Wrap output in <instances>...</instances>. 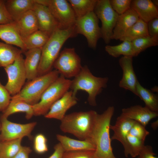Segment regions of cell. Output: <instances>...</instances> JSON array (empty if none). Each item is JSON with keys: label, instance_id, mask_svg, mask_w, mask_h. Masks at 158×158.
Instances as JSON below:
<instances>
[{"label": "cell", "instance_id": "28", "mask_svg": "<svg viewBox=\"0 0 158 158\" xmlns=\"http://www.w3.org/2000/svg\"><path fill=\"white\" fill-rule=\"evenodd\" d=\"M137 96L144 102L145 107L150 110L158 112V97L152 91L143 87L138 81L136 87Z\"/></svg>", "mask_w": 158, "mask_h": 158}, {"label": "cell", "instance_id": "34", "mask_svg": "<svg viewBox=\"0 0 158 158\" xmlns=\"http://www.w3.org/2000/svg\"><path fill=\"white\" fill-rule=\"evenodd\" d=\"M135 56L147 49L158 45V38L149 36L140 38L131 42Z\"/></svg>", "mask_w": 158, "mask_h": 158}, {"label": "cell", "instance_id": "36", "mask_svg": "<svg viewBox=\"0 0 158 158\" xmlns=\"http://www.w3.org/2000/svg\"><path fill=\"white\" fill-rule=\"evenodd\" d=\"M150 133L144 126L140 123L135 121L130 128L129 134L145 141Z\"/></svg>", "mask_w": 158, "mask_h": 158}, {"label": "cell", "instance_id": "19", "mask_svg": "<svg viewBox=\"0 0 158 158\" xmlns=\"http://www.w3.org/2000/svg\"><path fill=\"white\" fill-rule=\"evenodd\" d=\"M130 8L135 11L140 19L147 23L158 18L157 6L153 3L152 0H132Z\"/></svg>", "mask_w": 158, "mask_h": 158}, {"label": "cell", "instance_id": "24", "mask_svg": "<svg viewBox=\"0 0 158 158\" xmlns=\"http://www.w3.org/2000/svg\"><path fill=\"white\" fill-rule=\"evenodd\" d=\"M15 22L23 40L39 30L37 20L32 10L28 11Z\"/></svg>", "mask_w": 158, "mask_h": 158}, {"label": "cell", "instance_id": "46", "mask_svg": "<svg viewBox=\"0 0 158 158\" xmlns=\"http://www.w3.org/2000/svg\"><path fill=\"white\" fill-rule=\"evenodd\" d=\"M153 3L156 6H158V0H152Z\"/></svg>", "mask_w": 158, "mask_h": 158}, {"label": "cell", "instance_id": "22", "mask_svg": "<svg viewBox=\"0 0 158 158\" xmlns=\"http://www.w3.org/2000/svg\"><path fill=\"white\" fill-rule=\"evenodd\" d=\"M25 56L24 65L26 78L31 80L38 76V68L40 60L41 48L28 50L24 52Z\"/></svg>", "mask_w": 158, "mask_h": 158}, {"label": "cell", "instance_id": "14", "mask_svg": "<svg viewBox=\"0 0 158 158\" xmlns=\"http://www.w3.org/2000/svg\"><path fill=\"white\" fill-rule=\"evenodd\" d=\"M133 57L122 56L119 60V63L123 71L122 77L119 86L129 90L137 95L136 85L138 81L134 70Z\"/></svg>", "mask_w": 158, "mask_h": 158}, {"label": "cell", "instance_id": "18", "mask_svg": "<svg viewBox=\"0 0 158 158\" xmlns=\"http://www.w3.org/2000/svg\"><path fill=\"white\" fill-rule=\"evenodd\" d=\"M0 39L6 44L18 47L23 53L26 51L23 40L15 22L0 24Z\"/></svg>", "mask_w": 158, "mask_h": 158}, {"label": "cell", "instance_id": "38", "mask_svg": "<svg viewBox=\"0 0 158 158\" xmlns=\"http://www.w3.org/2000/svg\"><path fill=\"white\" fill-rule=\"evenodd\" d=\"M95 151L83 150L64 151L62 158H95Z\"/></svg>", "mask_w": 158, "mask_h": 158}, {"label": "cell", "instance_id": "23", "mask_svg": "<svg viewBox=\"0 0 158 158\" xmlns=\"http://www.w3.org/2000/svg\"><path fill=\"white\" fill-rule=\"evenodd\" d=\"M35 0H5L6 9L14 22H16L25 13L32 10Z\"/></svg>", "mask_w": 158, "mask_h": 158}, {"label": "cell", "instance_id": "25", "mask_svg": "<svg viewBox=\"0 0 158 158\" xmlns=\"http://www.w3.org/2000/svg\"><path fill=\"white\" fill-rule=\"evenodd\" d=\"M18 112L25 113L26 118L30 119L34 116L33 105L23 101L11 99L9 104L2 112L0 118H7L10 115Z\"/></svg>", "mask_w": 158, "mask_h": 158}, {"label": "cell", "instance_id": "9", "mask_svg": "<svg viewBox=\"0 0 158 158\" xmlns=\"http://www.w3.org/2000/svg\"><path fill=\"white\" fill-rule=\"evenodd\" d=\"M99 19L94 11L77 19L75 27L78 35L84 36L87 39L88 46L95 49L99 39L102 38Z\"/></svg>", "mask_w": 158, "mask_h": 158}, {"label": "cell", "instance_id": "21", "mask_svg": "<svg viewBox=\"0 0 158 158\" xmlns=\"http://www.w3.org/2000/svg\"><path fill=\"white\" fill-rule=\"evenodd\" d=\"M56 139L61 145L64 151L88 150L95 151L96 147L92 139L77 140L66 135L58 134Z\"/></svg>", "mask_w": 158, "mask_h": 158}, {"label": "cell", "instance_id": "39", "mask_svg": "<svg viewBox=\"0 0 158 158\" xmlns=\"http://www.w3.org/2000/svg\"><path fill=\"white\" fill-rule=\"evenodd\" d=\"M11 96L0 81V112H3L9 104Z\"/></svg>", "mask_w": 158, "mask_h": 158}, {"label": "cell", "instance_id": "2", "mask_svg": "<svg viewBox=\"0 0 158 158\" xmlns=\"http://www.w3.org/2000/svg\"><path fill=\"white\" fill-rule=\"evenodd\" d=\"M113 106H109L102 114H98L91 136L96 147L95 158H116L111 146L110 126L114 111Z\"/></svg>", "mask_w": 158, "mask_h": 158}, {"label": "cell", "instance_id": "20", "mask_svg": "<svg viewBox=\"0 0 158 158\" xmlns=\"http://www.w3.org/2000/svg\"><path fill=\"white\" fill-rule=\"evenodd\" d=\"M135 121L121 115L118 116L115 124L110 125V129L114 131L111 140H116L122 144L124 149L127 146L126 137L129 131Z\"/></svg>", "mask_w": 158, "mask_h": 158}, {"label": "cell", "instance_id": "13", "mask_svg": "<svg viewBox=\"0 0 158 158\" xmlns=\"http://www.w3.org/2000/svg\"><path fill=\"white\" fill-rule=\"evenodd\" d=\"M78 100L72 92L68 90L53 104L44 116L47 118L61 121L66 115V111L77 104Z\"/></svg>", "mask_w": 158, "mask_h": 158}, {"label": "cell", "instance_id": "41", "mask_svg": "<svg viewBox=\"0 0 158 158\" xmlns=\"http://www.w3.org/2000/svg\"><path fill=\"white\" fill-rule=\"evenodd\" d=\"M149 36L158 38V18L153 19L147 23Z\"/></svg>", "mask_w": 158, "mask_h": 158}, {"label": "cell", "instance_id": "42", "mask_svg": "<svg viewBox=\"0 0 158 158\" xmlns=\"http://www.w3.org/2000/svg\"><path fill=\"white\" fill-rule=\"evenodd\" d=\"M155 155L151 146L145 145L137 158H158Z\"/></svg>", "mask_w": 158, "mask_h": 158}, {"label": "cell", "instance_id": "1", "mask_svg": "<svg viewBox=\"0 0 158 158\" xmlns=\"http://www.w3.org/2000/svg\"><path fill=\"white\" fill-rule=\"evenodd\" d=\"M77 35L75 26L66 29L58 28L52 34L41 48L38 76L46 74L52 70L54 63L65 42L69 38L75 37Z\"/></svg>", "mask_w": 158, "mask_h": 158}, {"label": "cell", "instance_id": "17", "mask_svg": "<svg viewBox=\"0 0 158 158\" xmlns=\"http://www.w3.org/2000/svg\"><path fill=\"white\" fill-rule=\"evenodd\" d=\"M121 115L145 127L151 120L158 116V113L150 110L145 106L137 105L123 109Z\"/></svg>", "mask_w": 158, "mask_h": 158}, {"label": "cell", "instance_id": "37", "mask_svg": "<svg viewBox=\"0 0 158 158\" xmlns=\"http://www.w3.org/2000/svg\"><path fill=\"white\" fill-rule=\"evenodd\" d=\"M131 1V0H109L112 8L119 15L130 8Z\"/></svg>", "mask_w": 158, "mask_h": 158}, {"label": "cell", "instance_id": "3", "mask_svg": "<svg viewBox=\"0 0 158 158\" xmlns=\"http://www.w3.org/2000/svg\"><path fill=\"white\" fill-rule=\"evenodd\" d=\"M97 115L92 110L66 115L61 121L60 129L63 132L72 134L79 140L91 139Z\"/></svg>", "mask_w": 158, "mask_h": 158}, {"label": "cell", "instance_id": "26", "mask_svg": "<svg viewBox=\"0 0 158 158\" xmlns=\"http://www.w3.org/2000/svg\"><path fill=\"white\" fill-rule=\"evenodd\" d=\"M22 53L20 49L0 42V68L13 63Z\"/></svg>", "mask_w": 158, "mask_h": 158}, {"label": "cell", "instance_id": "45", "mask_svg": "<svg viewBox=\"0 0 158 158\" xmlns=\"http://www.w3.org/2000/svg\"><path fill=\"white\" fill-rule=\"evenodd\" d=\"M151 127L154 130H155L157 129L158 127V120L151 123Z\"/></svg>", "mask_w": 158, "mask_h": 158}, {"label": "cell", "instance_id": "33", "mask_svg": "<svg viewBox=\"0 0 158 158\" xmlns=\"http://www.w3.org/2000/svg\"><path fill=\"white\" fill-rule=\"evenodd\" d=\"M127 146L124 149L125 156L130 155L133 158L137 157L145 146V141L128 134L126 138Z\"/></svg>", "mask_w": 158, "mask_h": 158}, {"label": "cell", "instance_id": "4", "mask_svg": "<svg viewBox=\"0 0 158 158\" xmlns=\"http://www.w3.org/2000/svg\"><path fill=\"white\" fill-rule=\"evenodd\" d=\"M109 78L107 77H97L94 75L87 66H82L79 73L71 80L70 89L73 95L76 97L78 91L86 92L88 94L87 101L92 106L97 105L96 98L103 88L107 87Z\"/></svg>", "mask_w": 158, "mask_h": 158}, {"label": "cell", "instance_id": "43", "mask_svg": "<svg viewBox=\"0 0 158 158\" xmlns=\"http://www.w3.org/2000/svg\"><path fill=\"white\" fill-rule=\"evenodd\" d=\"M32 152L30 147L22 146L18 151L12 158H29V155Z\"/></svg>", "mask_w": 158, "mask_h": 158}, {"label": "cell", "instance_id": "7", "mask_svg": "<svg viewBox=\"0 0 158 158\" xmlns=\"http://www.w3.org/2000/svg\"><path fill=\"white\" fill-rule=\"evenodd\" d=\"M94 12L101 22L102 38L105 44H108L119 15L112 8L109 0H97Z\"/></svg>", "mask_w": 158, "mask_h": 158}, {"label": "cell", "instance_id": "15", "mask_svg": "<svg viewBox=\"0 0 158 158\" xmlns=\"http://www.w3.org/2000/svg\"><path fill=\"white\" fill-rule=\"evenodd\" d=\"M35 2L32 10L36 17L39 30L50 36L56 30L59 28V25L48 8L37 3L36 0Z\"/></svg>", "mask_w": 158, "mask_h": 158}, {"label": "cell", "instance_id": "32", "mask_svg": "<svg viewBox=\"0 0 158 158\" xmlns=\"http://www.w3.org/2000/svg\"><path fill=\"white\" fill-rule=\"evenodd\" d=\"M23 138L0 142V158H12L22 146Z\"/></svg>", "mask_w": 158, "mask_h": 158}, {"label": "cell", "instance_id": "29", "mask_svg": "<svg viewBox=\"0 0 158 158\" xmlns=\"http://www.w3.org/2000/svg\"><path fill=\"white\" fill-rule=\"evenodd\" d=\"M77 19L94 11L97 0H69Z\"/></svg>", "mask_w": 158, "mask_h": 158}, {"label": "cell", "instance_id": "27", "mask_svg": "<svg viewBox=\"0 0 158 158\" xmlns=\"http://www.w3.org/2000/svg\"><path fill=\"white\" fill-rule=\"evenodd\" d=\"M149 36L147 29V23L139 19L132 25L120 39L122 42L133 41L141 37Z\"/></svg>", "mask_w": 158, "mask_h": 158}, {"label": "cell", "instance_id": "16", "mask_svg": "<svg viewBox=\"0 0 158 158\" xmlns=\"http://www.w3.org/2000/svg\"><path fill=\"white\" fill-rule=\"evenodd\" d=\"M139 19L137 14L131 8L124 13L119 15L113 30L111 40H119Z\"/></svg>", "mask_w": 158, "mask_h": 158}, {"label": "cell", "instance_id": "44", "mask_svg": "<svg viewBox=\"0 0 158 158\" xmlns=\"http://www.w3.org/2000/svg\"><path fill=\"white\" fill-rule=\"evenodd\" d=\"M54 152L48 158H62L64 150L59 142L54 146Z\"/></svg>", "mask_w": 158, "mask_h": 158}, {"label": "cell", "instance_id": "30", "mask_svg": "<svg viewBox=\"0 0 158 158\" xmlns=\"http://www.w3.org/2000/svg\"><path fill=\"white\" fill-rule=\"evenodd\" d=\"M50 36L38 30L23 40L26 51L31 49L42 48L49 40Z\"/></svg>", "mask_w": 158, "mask_h": 158}, {"label": "cell", "instance_id": "35", "mask_svg": "<svg viewBox=\"0 0 158 158\" xmlns=\"http://www.w3.org/2000/svg\"><path fill=\"white\" fill-rule=\"evenodd\" d=\"M47 139L42 133L37 135L34 139L33 148L35 151L38 154H42L47 152L48 147Z\"/></svg>", "mask_w": 158, "mask_h": 158}, {"label": "cell", "instance_id": "47", "mask_svg": "<svg viewBox=\"0 0 158 158\" xmlns=\"http://www.w3.org/2000/svg\"><path fill=\"white\" fill-rule=\"evenodd\" d=\"M1 121L0 118V133L1 130Z\"/></svg>", "mask_w": 158, "mask_h": 158}, {"label": "cell", "instance_id": "5", "mask_svg": "<svg viewBox=\"0 0 158 158\" xmlns=\"http://www.w3.org/2000/svg\"><path fill=\"white\" fill-rule=\"evenodd\" d=\"M59 76V73L55 69L38 76L28 81L18 94L11 96V99L23 101L33 105L39 101L45 90Z\"/></svg>", "mask_w": 158, "mask_h": 158}, {"label": "cell", "instance_id": "31", "mask_svg": "<svg viewBox=\"0 0 158 158\" xmlns=\"http://www.w3.org/2000/svg\"><path fill=\"white\" fill-rule=\"evenodd\" d=\"M105 49L110 55L115 58L121 55L133 57L135 56L131 42L124 41L116 45H107L105 47Z\"/></svg>", "mask_w": 158, "mask_h": 158}, {"label": "cell", "instance_id": "8", "mask_svg": "<svg viewBox=\"0 0 158 158\" xmlns=\"http://www.w3.org/2000/svg\"><path fill=\"white\" fill-rule=\"evenodd\" d=\"M53 67L66 78L74 77L82 67L81 59L74 48H65L60 53Z\"/></svg>", "mask_w": 158, "mask_h": 158}, {"label": "cell", "instance_id": "12", "mask_svg": "<svg viewBox=\"0 0 158 158\" xmlns=\"http://www.w3.org/2000/svg\"><path fill=\"white\" fill-rule=\"evenodd\" d=\"M1 127L0 133V142H2L27 137L31 139L32 131L37 124L36 122L25 124L12 122L7 118H0Z\"/></svg>", "mask_w": 158, "mask_h": 158}, {"label": "cell", "instance_id": "40", "mask_svg": "<svg viewBox=\"0 0 158 158\" xmlns=\"http://www.w3.org/2000/svg\"><path fill=\"white\" fill-rule=\"evenodd\" d=\"M5 2V0H0V24L14 22L6 9Z\"/></svg>", "mask_w": 158, "mask_h": 158}, {"label": "cell", "instance_id": "11", "mask_svg": "<svg viewBox=\"0 0 158 158\" xmlns=\"http://www.w3.org/2000/svg\"><path fill=\"white\" fill-rule=\"evenodd\" d=\"M4 68L8 76V81L5 86L11 95L13 96L20 91L27 79L22 54Z\"/></svg>", "mask_w": 158, "mask_h": 158}, {"label": "cell", "instance_id": "10", "mask_svg": "<svg viewBox=\"0 0 158 158\" xmlns=\"http://www.w3.org/2000/svg\"><path fill=\"white\" fill-rule=\"evenodd\" d=\"M47 6L59 29H66L75 26L77 18L68 0H47Z\"/></svg>", "mask_w": 158, "mask_h": 158}, {"label": "cell", "instance_id": "6", "mask_svg": "<svg viewBox=\"0 0 158 158\" xmlns=\"http://www.w3.org/2000/svg\"><path fill=\"white\" fill-rule=\"evenodd\" d=\"M71 80L60 75L45 90L39 101L33 105L34 116H44L53 104L70 89Z\"/></svg>", "mask_w": 158, "mask_h": 158}]
</instances>
